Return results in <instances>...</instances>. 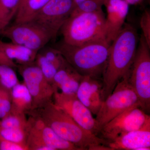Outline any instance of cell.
Wrapping results in <instances>:
<instances>
[{
  "label": "cell",
  "instance_id": "obj_1",
  "mask_svg": "<svg viewBox=\"0 0 150 150\" xmlns=\"http://www.w3.org/2000/svg\"><path fill=\"white\" fill-rule=\"evenodd\" d=\"M28 113L40 118L59 137L81 150H111L106 140L81 127L51 100Z\"/></svg>",
  "mask_w": 150,
  "mask_h": 150
},
{
  "label": "cell",
  "instance_id": "obj_2",
  "mask_svg": "<svg viewBox=\"0 0 150 150\" xmlns=\"http://www.w3.org/2000/svg\"><path fill=\"white\" fill-rule=\"evenodd\" d=\"M139 40L136 28L125 23L111 42L102 79L104 100L112 92L118 82L130 72Z\"/></svg>",
  "mask_w": 150,
  "mask_h": 150
},
{
  "label": "cell",
  "instance_id": "obj_3",
  "mask_svg": "<svg viewBox=\"0 0 150 150\" xmlns=\"http://www.w3.org/2000/svg\"><path fill=\"white\" fill-rule=\"evenodd\" d=\"M110 44L105 38L79 46L70 45L62 40L55 48L80 74L102 80Z\"/></svg>",
  "mask_w": 150,
  "mask_h": 150
},
{
  "label": "cell",
  "instance_id": "obj_4",
  "mask_svg": "<svg viewBox=\"0 0 150 150\" xmlns=\"http://www.w3.org/2000/svg\"><path fill=\"white\" fill-rule=\"evenodd\" d=\"M105 21L103 10L71 14L60 30L63 40L67 44L79 46L106 38Z\"/></svg>",
  "mask_w": 150,
  "mask_h": 150
},
{
  "label": "cell",
  "instance_id": "obj_5",
  "mask_svg": "<svg viewBox=\"0 0 150 150\" xmlns=\"http://www.w3.org/2000/svg\"><path fill=\"white\" fill-rule=\"evenodd\" d=\"M129 74L118 82L96 115L95 118L100 131L103 126L130 108L137 105L141 107L137 94L129 82Z\"/></svg>",
  "mask_w": 150,
  "mask_h": 150
},
{
  "label": "cell",
  "instance_id": "obj_6",
  "mask_svg": "<svg viewBox=\"0 0 150 150\" xmlns=\"http://www.w3.org/2000/svg\"><path fill=\"white\" fill-rule=\"evenodd\" d=\"M129 74V82L137 94L141 108L150 110V47L142 34Z\"/></svg>",
  "mask_w": 150,
  "mask_h": 150
},
{
  "label": "cell",
  "instance_id": "obj_7",
  "mask_svg": "<svg viewBox=\"0 0 150 150\" xmlns=\"http://www.w3.org/2000/svg\"><path fill=\"white\" fill-rule=\"evenodd\" d=\"M26 131V145L31 150H81L72 143L59 137L42 120L30 114Z\"/></svg>",
  "mask_w": 150,
  "mask_h": 150
},
{
  "label": "cell",
  "instance_id": "obj_8",
  "mask_svg": "<svg viewBox=\"0 0 150 150\" xmlns=\"http://www.w3.org/2000/svg\"><path fill=\"white\" fill-rule=\"evenodd\" d=\"M147 127H150V115L137 105L125 110L103 126L99 137L110 142L123 134Z\"/></svg>",
  "mask_w": 150,
  "mask_h": 150
},
{
  "label": "cell",
  "instance_id": "obj_9",
  "mask_svg": "<svg viewBox=\"0 0 150 150\" xmlns=\"http://www.w3.org/2000/svg\"><path fill=\"white\" fill-rule=\"evenodd\" d=\"M1 35L12 43L37 52L54 40L48 31L33 21L9 25Z\"/></svg>",
  "mask_w": 150,
  "mask_h": 150
},
{
  "label": "cell",
  "instance_id": "obj_10",
  "mask_svg": "<svg viewBox=\"0 0 150 150\" xmlns=\"http://www.w3.org/2000/svg\"><path fill=\"white\" fill-rule=\"evenodd\" d=\"M76 7L74 0H50L30 21L46 30L54 40Z\"/></svg>",
  "mask_w": 150,
  "mask_h": 150
},
{
  "label": "cell",
  "instance_id": "obj_11",
  "mask_svg": "<svg viewBox=\"0 0 150 150\" xmlns=\"http://www.w3.org/2000/svg\"><path fill=\"white\" fill-rule=\"evenodd\" d=\"M17 68L32 97L31 110L51 100L57 89L48 82L35 62L28 64L18 65Z\"/></svg>",
  "mask_w": 150,
  "mask_h": 150
},
{
  "label": "cell",
  "instance_id": "obj_12",
  "mask_svg": "<svg viewBox=\"0 0 150 150\" xmlns=\"http://www.w3.org/2000/svg\"><path fill=\"white\" fill-rule=\"evenodd\" d=\"M56 105L64 110L81 127L98 136L99 130L90 110L78 98L76 94H67L56 90L53 97Z\"/></svg>",
  "mask_w": 150,
  "mask_h": 150
},
{
  "label": "cell",
  "instance_id": "obj_13",
  "mask_svg": "<svg viewBox=\"0 0 150 150\" xmlns=\"http://www.w3.org/2000/svg\"><path fill=\"white\" fill-rule=\"evenodd\" d=\"M76 95L93 115H96L104 100L102 80L83 76Z\"/></svg>",
  "mask_w": 150,
  "mask_h": 150
},
{
  "label": "cell",
  "instance_id": "obj_14",
  "mask_svg": "<svg viewBox=\"0 0 150 150\" xmlns=\"http://www.w3.org/2000/svg\"><path fill=\"white\" fill-rule=\"evenodd\" d=\"M129 5L125 0H107L105 4L107 10L105 36L109 43L114 40L125 23Z\"/></svg>",
  "mask_w": 150,
  "mask_h": 150
},
{
  "label": "cell",
  "instance_id": "obj_15",
  "mask_svg": "<svg viewBox=\"0 0 150 150\" xmlns=\"http://www.w3.org/2000/svg\"><path fill=\"white\" fill-rule=\"evenodd\" d=\"M111 150H150V127L126 133L108 142Z\"/></svg>",
  "mask_w": 150,
  "mask_h": 150
},
{
  "label": "cell",
  "instance_id": "obj_16",
  "mask_svg": "<svg viewBox=\"0 0 150 150\" xmlns=\"http://www.w3.org/2000/svg\"><path fill=\"white\" fill-rule=\"evenodd\" d=\"M83 76L79 74L67 62L58 69L53 79L54 88L67 94H76Z\"/></svg>",
  "mask_w": 150,
  "mask_h": 150
},
{
  "label": "cell",
  "instance_id": "obj_17",
  "mask_svg": "<svg viewBox=\"0 0 150 150\" xmlns=\"http://www.w3.org/2000/svg\"><path fill=\"white\" fill-rule=\"evenodd\" d=\"M0 48L4 51L9 58L18 65H25L35 62L37 51L12 42L0 40Z\"/></svg>",
  "mask_w": 150,
  "mask_h": 150
},
{
  "label": "cell",
  "instance_id": "obj_18",
  "mask_svg": "<svg viewBox=\"0 0 150 150\" xmlns=\"http://www.w3.org/2000/svg\"><path fill=\"white\" fill-rule=\"evenodd\" d=\"M11 94V109L24 113L32 110V97L24 83L17 84L12 88Z\"/></svg>",
  "mask_w": 150,
  "mask_h": 150
},
{
  "label": "cell",
  "instance_id": "obj_19",
  "mask_svg": "<svg viewBox=\"0 0 150 150\" xmlns=\"http://www.w3.org/2000/svg\"><path fill=\"white\" fill-rule=\"evenodd\" d=\"M50 0H27L24 5L19 9L15 17L16 23L32 20L35 15Z\"/></svg>",
  "mask_w": 150,
  "mask_h": 150
},
{
  "label": "cell",
  "instance_id": "obj_20",
  "mask_svg": "<svg viewBox=\"0 0 150 150\" xmlns=\"http://www.w3.org/2000/svg\"><path fill=\"white\" fill-rule=\"evenodd\" d=\"M21 0H0V35L16 16Z\"/></svg>",
  "mask_w": 150,
  "mask_h": 150
},
{
  "label": "cell",
  "instance_id": "obj_21",
  "mask_svg": "<svg viewBox=\"0 0 150 150\" xmlns=\"http://www.w3.org/2000/svg\"><path fill=\"white\" fill-rule=\"evenodd\" d=\"M27 122L25 113L11 109L8 115L1 119L0 128L25 129Z\"/></svg>",
  "mask_w": 150,
  "mask_h": 150
},
{
  "label": "cell",
  "instance_id": "obj_22",
  "mask_svg": "<svg viewBox=\"0 0 150 150\" xmlns=\"http://www.w3.org/2000/svg\"><path fill=\"white\" fill-rule=\"evenodd\" d=\"M35 64L40 68L46 79L53 85V79L59 68L46 59L39 52L35 57Z\"/></svg>",
  "mask_w": 150,
  "mask_h": 150
},
{
  "label": "cell",
  "instance_id": "obj_23",
  "mask_svg": "<svg viewBox=\"0 0 150 150\" xmlns=\"http://www.w3.org/2000/svg\"><path fill=\"white\" fill-rule=\"evenodd\" d=\"M26 129L0 128V139L26 145Z\"/></svg>",
  "mask_w": 150,
  "mask_h": 150
},
{
  "label": "cell",
  "instance_id": "obj_24",
  "mask_svg": "<svg viewBox=\"0 0 150 150\" xmlns=\"http://www.w3.org/2000/svg\"><path fill=\"white\" fill-rule=\"evenodd\" d=\"M18 83L13 68L6 65H0V83L2 85L12 89Z\"/></svg>",
  "mask_w": 150,
  "mask_h": 150
},
{
  "label": "cell",
  "instance_id": "obj_25",
  "mask_svg": "<svg viewBox=\"0 0 150 150\" xmlns=\"http://www.w3.org/2000/svg\"><path fill=\"white\" fill-rule=\"evenodd\" d=\"M11 108V89L5 87L0 83V119L8 115Z\"/></svg>",
  "mask_w": 150,
  "mask_h": 150
},
{
  "label": "cell",
  "instance_id": "obj_26",
  "mask_svg": "<svg viewBox=\"0 0 150 150\" xmlns=\"http://www.w3.org/2000/svg\"><path fill=\"white\" fill-rule=\"evenodd\" d=\"M46 59L59 68H60L67 62L60 51L56 48L45 47L38 51Z\"/></svg>",
  "mask_w": 150,
  "mask_h": 150
},
{
  "label": "cell",
  "instance_id": "obj_27",
  "mask_svg": "<svg viewBox=\"0 0 150 150\" xmlns=\"http://www.w3.org/2000/svg\"><path fill=\"white\" fill-rule=\"evenodd\" d=\"M107 0H85L76 6L72 14L81 12H93L102 10Z\"/></svg>",
  "mask_w": 150,
  "mask_h": 150
},
{
  "label": "cell",
  "instance_id": "obj_28",
  "mask_svg": "<svg viewBox=\"0 0 150 150\" xmlns=\"http://www.w3.org/2000/svg\"><path fill=\"white\" fill-rule=\"evenodd\" d=\"M140 25L142 30V34L150 47V11L149 10H146L142 14Z\"/></svg>",
  "mask_w": 150,
  "mask_h": 150
},
{
  "label": "cell",
  "instance_id": "obj_29",
  "mask_svg": "<svg viewBox=\"0 0 150 150\" xmlns=\"http://www.w3.org/2000/svg\"><path fill=\"white\" fill-rule=\"evenodd\" d=\"M27 145L0 139V150H27Z\"/></svg>",
  "mask_w": 150,
  "mask_h": 150
},
{
  "label": "cell",
  "instance_id": "obj_30",
  "mask_svg": "<svg viewBox=\"0 0 150 150\" xmlns=\"http://www.w3.org/2000/svg\"><path fill=\"white\" fill-rule=\"evenodd\" d=\"M0 65H6L15 69L17 68L18 65L13 60H11L6 54L0 48Z\"/></svg>",
  "mask_w": 150,
  "mask_h": 150
},
{
  "label": "cell",
  "instance_id": "obj_31",
  "mask_svg": "<svg viewBox=\"0 0 150 150\" xmlns=\"http://www.w3.org/2000/svg\"><path fill=\"white\" fill-rule=\"evenodd\" d=\"M129 5H136L141 4L144 0H125Z\"/></svg>",
  "mask_w": 150,
  "mask_h": 150
},
{
  "label": "cell",
  "instance_id": "obj_32",
  "mask_svg": "<svg viewBox=\"0 0 150 150\" xmlns=\"http://www.w3.org/2000/svg\"><path fill=\"white\" fill-rule=\"evenodd\" d=\"M27 0H21L20 4V6L19 8V9L21 8V7H22L24 5L25 3L27 1Z\"/></svg>",
  "mask_w": 150,
  "mask_h": 150
},
{
  "label": "cell",
  "instance_id": "obj_33",
  "mask_svg": "<svg viewBox=\"0 0 150 150\" xmlns=\"http://www.w3.org/2000/svg\"><path fill=\"white\" fill-rule=\"evenodd\" d=\"M85 1V0H74V2L75 4H76V6L79 5V4L82 3L83 2Z\"/></svg>",
  "mask_w": 150,
  "mask_h": 150
}]
</instances>
